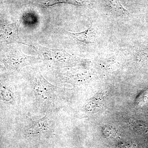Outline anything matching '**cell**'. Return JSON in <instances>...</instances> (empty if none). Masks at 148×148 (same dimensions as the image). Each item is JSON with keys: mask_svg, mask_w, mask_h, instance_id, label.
Returning a JSON list of instances; mask_svg holds the SVG:
<instances>
[{"mask_svg": "<svg viewBox=\"0 0 148 148\" xmlns=\"http://www.w3.org/2000/svg\"><path fill=\"white\" fill-rule=\"evenodd\" d=\"M40 57L25 55L18 49H13L7 53L3 59V63L8 70L19 71L29 65L39 63Z\"/></svg>", "mask_w": 148, "mask_h": 148, "instance_id": "3957f363", "label": "cell"}, {"mask_svg": "<svg viewBox=\"0 0 148 148\" xmlns=\"http://www.w3.org/2000/svg\"><path fill=\"white\" fill-rule=\"evenodd\" d=\"M0 100L8 102L13 103L14 95L13 92L6 85L0 82Z\"/></svg>", "mask_w": 148, "mask_h": 148, "instance_id": "ba28073f", "label": "cell"}, {"mask_svg": "<svg viewBox=\"0 0 148 148\" xmlns=\"http://www.w3.org/2000/svg\"><path fill=\"white\" fill-rule=\"evenodd\" d=\"M106 5L111 12L119 16H125L128 12L122 5L119 0H106Z\"/></svg>", "mask_w": 148, "mask_h": 148, "instance_id": "52a82bcc", "label": "cell"}, {"mask_svg": "<svg viewBox=\"0 0 148 148\" xmlns=\"http://www.w3.org/2000/svg\"><path fill=\"white\" fill-rule=\"evenodd\" d=\"M5 68L3 67L0 64V72L3 71H4Z\"/></svg>", "mask_w": 148, "mask_h": 148, "instance_id": "7c38bea8", "label": "cell"}, {"mask_svg": "<svg viewBox=\"0 0 148 148\" xmlns=\"http://www.w3.org/2000/svg\"><path fill=\"white\" fill-rule=\"evenodd\" d=\"M36 51L43 62L51 68H63L75 64L76 57L63 49L50 48L40 45H29Z\"/></svg>", "mask_w": 148, "mask_h": 148, "instance_id": "6da1fadb", "label": "cell"}, {"mask_svg": "<svg viewBox=\"0 0 148 148\" xmlns=\"http://www.w3.org/2000/svg\"><path fill=\"white\" fill-rule=\"evenodd\" d=\"M102 132L106 138H114L117 136V132L116 130L110 125H105L102 128Z\"/></svg>", "mask_w": 148, "mask_h": 148, "instance_id": "30bf717a", "label": "cell"}, {"mask_svg": "<svg viewBox=\"0 0 148 148\" xmlns=\"http://www.w3.org/2000/svg\"><path fill=\"white\" fill-rule=\"evenodd\" d=\"M33 91L40 106L49 107L56 101L57 88L51 84L39 73L32 82Z\"/></svg>", "mask_w": 148, "mask_h": 148, "instance_id": "7a4b0ae2", "label": "cell"}, {"mask_svg": "<svg viewBox=\"0 0 148 148\" xmlns=\"http://www.w3.org/2000/svg\"><path fill=\"white\" fill-rule=\"evenodd\" d=\"M21 21H16L0 27V48L13 43L20 42L18 36V29Z\"/></svg>", "mask_w": 148, "mask_h": 148, "instance_id": "277c9868", "label": "cell"}, {"mask_svg": "<svg viewBox=\"0 0 148 148\" xmlns=\"http://www.w3.org/2000/svg\"><path fill=\"white\" fill-rule=\"evenodd\" d=\"M67 32L77 41L85 44L93 43L96 40V33L92 23L90 27L84 32L79 33Z\"/></svg>", "mask_w": 148, "mask_h": 148, "instance_id": "5b68a950", "label": "cell"}, {"mask_svg": "<svg viewBox=\"0 0 148 148\" xmlns=\"http://www.w3.org/2000/svg\"><path fill=\"white\" fill-rule=\"evenodd\" d=\"M148 100V90H145L140 95L137 100L138 105L145 104Z\"/></svg>", "mask_w": 148, "mask_h": 148, "instance_id": "8fae6325", "label": "cell"}, {"mask_svg": "<svg viewBox=\"0 0 148 148\" xmlns=\"http://www.w3.org/2000/svg\"><path fill=\"white\" fill-rule=\"evenodd\" d=\"M48 119L47 116L43 117L32 122L29 127V133L30 135H39L45 132L49 128Z\"/></svg>", "mask_w": 148, "mask_h": 148, "instance_id": "8992f818", "label": "cell"}, {"mask_svg": "<svg viewBox=\"0 0 148 148\" xmlns=\"http://www.w3.org/2000/svg\"><path fill=\"white\" fill-rule=\"evenodd\" d=\"M0 1H1V0H0Z\"/></svg>", "mask_w": 148, "mask_h": 148, "instance_id": "4fadbf2b", "label": "cell"}, {"mask_svg": "<svg viewBox=\"0 0 148 148\" xmlns=\"http://www.w3.org/2000/svg\"><path fill=\"white\" fill-rule=\"evenodd\" d=\"M87 0H45L43 5L46 7L51 6L60 3H69L75 5H84Z\"/></svg>", "mask_w": 148, "mask_h": 148, "instance_id": "9c48e42d", "label": "cell"}]
</instances>
